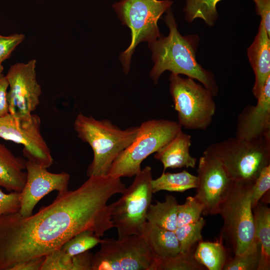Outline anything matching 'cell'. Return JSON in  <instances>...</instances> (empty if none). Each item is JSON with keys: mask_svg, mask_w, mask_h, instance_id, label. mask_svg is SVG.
<instances>
[{"mask_svg": "<svg viewBox=\"0 0 270 270\" xmlns=\"http://www.w3.org/2000/svg\"><path fill=\"white\" fill-rule=\"evenodd\" d=\"M126 189L120 178L91 176L75 190L58 192L34 214L22 217L16 212L0 216V270L46 256L85 230L104 236L114 228L108 202Z\"/></svg>", "mask_w": 270, "mask_h": 270, "instance_id": "6da1fadb", "label": "cell"}, {"mask_svg": "<svg viewBox=\"0 0 270 270\" xmlns=\"http://www.w3.org/2000/svg\"><path fill=\"white\" fill-rule=\"evenodd\" d=\"M166 12L164 20L169 28L168 35H161L148 44L154 62L150 74L151 78L156 84L166 70L175 74H184L197 80L216 96L218 88L213 74L196 60L198 37L196 35L182 36L178 30L172 12L170 8Z\"/></svg>", "mask_w": 270, "mask_h": 270, "instance_id": "7a4b0ae2", "label": "cell"}, {"mask_svg": "<svg viewBox=\"0 0 270 270\" xmlns=\"http://www.w3.org/2000/svg\"><path fill=\"white\" fill-rule=\"evenodd\" d=\"M74 128L78 136L93 151V160L86 170L90 177L108 174L114 162L135 139L139 126L122 130L108 119L98 120L80 113Z\"/></svg>", "mask_w": 270, "mask_h": 270, "instance_id": "3957f363", "label": "cell"}, {"mask_svg": "<svg viewBox=\"0 0 270 270\" xmlns=\"http://www.w3.org/2000/svg\"><path fill=\"white\" fill-rule=\"evenodd\" d=\"M203 152L218 160L233 181L254 182L270 164V137L250 140L230 137L210 144Z\"/></svg>", "mask_w": 270, "mask_h": 270, "instance_id": "277c9868", "label": "cell"}, {"mask_svg": "<svg viewBox=\"0 0 270 270\" xmlns=\"http://www.w3.org/2000/svg\"><path fill=\"white\" fill-rule=\"evenodd\" d=\"M254 182L233 181L219 211L223 220L220 236L234 255L245 252L254 238Z\"/></svg>", "mask_w": 270, "mask_h": 270, "instance_id": "5b68a950", "label": "cell"}, {"mask_svg": "<svg viewBox=\"0 0 270 270\" xmlns=\"http://www.w3.org/2000/svg\"><path fill=\"white\" fill-rule=\"evenodd\" d=\"M181 130V126L174 120L153 119L142 122L135 139L114 162L108 174L120 178L136 176L141 170L143 160Z\"/></svg>", "mask_w": 270, "mask_h": 270, "instance_id": "8992f818", "label": "cell"}, {"mask_svg": "<svg viewBox=\"0 0 270 270\" xmlns=\"http://www.w3.org/2000/svg\"><path fill=\"white\" fill-rule=\"evenodd\" d=\"M172 4L170 0H121L112 6L122 24L131 31V42L120 56L124 72L128 74L132 54L142 42L151 43L162 35L158 26L162 15Z\"/></svg>", "mask_w": 270, "mask_h": 270, "instance_id": "52a82bcc", "label": "cell"}, {"mask_svg": "<svg viewBox=\"0 0 270 270\" xmlns=\"http://www.w3.org/2000/svg\"><path fill=\"white\" fill-rule=\"evenodd\" d=\"M170 92L178 122L188 130H205L212 122L216 104L212 92L190 78L171 74Z\"/></svg>", "mask_w": 270, "mask_h": 270, "instance_id": "ba28073f", "label": "cell"}, {"mask_svg": "<svg viewBox=\"0 0 270 270\" xmlns=\"http://www.w3.org/2000/svg\"><path fill=\"white\" fill-rule=\"evenodd\" d=\"M152 168L146 166L135 176L133 182L126 188L122 196L110 204L118 238L140 234L152 200Z\"/></svg>", "mask_w": 270, "mask_h": 270, "instance_id": "9c48e42d", "label": "cell"}, {"mask_svg": "<svg viewBox=\"0 0 270 270\" xmlns=\"http://www.w3.org/2000/svg\"><path fill=\"white\" fill-rule=\"evenodd\" d=\"M100 244L92 255V270H153L156 256L140 235L106 238Z\"/></svg>", "mask_w": 270, "mask_h": 270, "instance_id": "30bf717a", "label": "cell"}, {"mask_svg": "<svg viewBox=\"0 0 270 270\" xmlns=\"http://www.w3.org/2000/svg\"><path fill=\"white\" fill-rule=\"evenodd\" d=\"M36 64L35 59L16 62L6 75L10 87L7 94L9 114L20 121L29 120L40 104L42 88L36 79Z\"/></svg>", "mask_w": 270, "mask_h": 270, "instance_id": "8fae6325", "label": "cell"}, {"mask_svg": "<svg viewBox=\"0 0 270 270\" xmlns=\"http://www.w3.org/2000/svg\"><path fill=\"white\" fill-rule=\"evenodd\" d=\"M40 122L36 114H32L29 120L20 121L8 114L0 117V138L22 144L27 160L48 168L52 165L53 158L41 134Z\"/></svg>", "mask_w": 270, "mask_h": 270, "instance_id": "7c38bea8", "label": "cell"}, {"mask_svg": "<svg viewBox=\"0 0 270 270\" xmlns=\"http://www.w3.org/2000/svg\"><path fill=\"white\" fill-rule=\"evenodd\" d=\"M197 174L194 197L204 206L202 214H218L233 180L218 160L204 152L199 158Z\"/></svg>", "mask_w": 270, "mask_h": 270, "instance_id": "4fadbf2b", "label": "cell"}, {"mask_svg": "<svg viewBox=\"0 0 270 270\" xmlns=\"http://www.w3.org/2000/svg\"><path fill=\"white\" fill-rule=\"evenodd\" d=\"M27 174L24 186L20 192L18 213L22 217L32 214L39 201L50 192H58L68 190L70 176L66 172L52 173L36 162L26 160Z\"/></svg>", "mask_w": 270, "mask_h": 270, "instance_id": "5bb4252c", "label": "cell"}, {"mask_svg": "<svg viewBox=\"0 0 270 270\" xmlns=\"http://www.w3.org/2000/svg\"><path fill=\"white\" fill-rule=\"evenodd\" d=\"M256 105L245 106L236 122L235 137L250 140L270 137V77Z\"/></svg>", "mask_w": 270, "mask_h": 270, "instance_id": "9a60e30c", "label": "cell"}, {"mask_svg": "<svg viewBox=\"0 0 270 270\" xmlns=\"http://www.w3.org/2000/svg\"><path fill=\"white\" fill-rule=\"evenodd\" d=\"M270 36L260 22L258 32L248 50V56L255 75L252 93L256 99L270 77Z\"/></svg>", "mask_w": 270, "mask_h": 270, "instance_id": "2e32d148", "label": "cell"}, {"mask_svg": "<svg viewBox=\"0 0 270 270\" xmlns=\"http://www.w3.org/2000/svg\"><path fill=\"white\" fill-rule=\"evenodd\" d=\"M191 144V136L181 130L156 152L154 158L162 163L163 172L168 168H194L197 160L190 154Z\"/></svg>", "mask_w": 270, "mask_h": 270, "instance_id": "e0dca14e", "label": "cell"}, {"mask_svg": "<svg viewBox=\"0 0 270 270\" xmlns=\"http://www.w3.org/2000/svg\"><path fill=\"white\" fill-rule=\"evenodd\" d=\"M26 162L0 142V187L8 192H21L26 180Z\"/></svg>", "mask_w": 270, "mask_h": 270, "instance_id": "ac0fdd59", "label": "cell"}, {"mask_svg": "<svg viewBox=\"0 0 270 270\" xmlns=\"http://www.w3.org/2000/svg\"><path fill=\"white\" fill-rule=\"evenodd\" d=\"M156 258L174 256L180 252L178 242L174 231L146 221L140 234Z\"/></svg>", "mask_w": 270, "mask_h": 270, "instance_id": "d6986e66", "label": "cell"}, {"mask_svg": "<svg viewBox=\"0 0 270 270\" xmlns=\"http://www.w3.org/2000/svg\"><path fill=\"white\" fill-rule=\"evenodd\" d=\"M254 237L259 242L261 256L258 270L270 269V208L259 202L253 208Z\"/></svg>", "mask_w": 270, "mask_h": 270, "instance_id": "ffe728a7", "label": "cell"}, {"mask_svg": "<svg viewBox=\"0 0 270 270\" xmlns=\"http://www.w3.org/2000/svg\"><path fill=\"white\" fill-rule=\"evenodd\" d=\"M195 259L208 270H223L230 258L220 236L215 242H199L195 248Z\"/></svg>", "mask_w": 270, "mask_h": 270, "instance_id": "44dd1931", "label": "cell"}, {"mask_svg": "<svg viewBox=\"0 0 270 270\" xmlns=\"http://www.w3.org/2000/svg\"><path fill=\"white\" fill-rule=\"evenodd\" d=\"M176 198L166 195L163 202H156L148 208L146 221L160 227L175 231L177 228V207Z\"/></svg>", "mask_w": 270, "mask_h": 270, "instance_id": "7402d4cb", "label": "cell"}, {"mask_svg": "<svg viewBox=\"0 0 270 270\" xmlns=\"http://www.w3.org/2000/svg\"><path fill=\"white\" fill-rule=\"evenodd\" d=\"M198 180L197 176L192 174L186 170L176 173L163 172L160 177L152 180V192L160 190L182 192L190 189L196 188Z\"/></svg>", "mask_w": 270, "mask_h": 270, "instance_id": "603a6c76", "label": "cell"}, {"mask_svg": "<svg viewBox=\"0 0 270 270\" xmlns=\"http://www.w3.org/2000/svg\"><path fill=\"white\" fill-rule=\"evenodd\" d=\"M195 248L170 257L156 258L153 270H206L194 258Z\"/></svg>", "mask_w": 270, "mask_h": 270, "instance_id": "cb8c5ba5", "label": "cell"}, {"mask_svg": "<svg viewBox=\"0 0 270 270\" xmlns=\"http://www.w3.org/2000/svg\"><path fill=\"white\" fill-rule=\"evenodd\" d=\"M220 0H186V6L184 8L186 20L191 22L199 18L208 26H214L218 16L216 6Z\"/></svg>", "mask_w": 270, "mask_h": 270, "instance_id": "d4e9b609", "label": "cell"}, {"mask_svg": "<svg viewBox=\"0 0 270 270\" xmlns=\"http://www.w3.org/2000/svg\"><path fill=\"white\" fill-rule=\"evenodd\" d=\"M261 256L259 242L254 237L247 250L239 255L230 256L223 270H258Z\"/></svg>", "mask_w": 270, "mask_h": 270, "instance_id": "484cf974", "label": "cell"}, {"mask_svg": "<svg viewBox=\"0 0 270 270\" xmlns=\"http://www.w3.org/2000/svg\"><path fill=\"white\" fill-rule=\"evenodd\" d=\"M100 237L90 230H85L76 234L58 248L64 256L72 257L84 252L100 244Z\"/></svg>", "mask_w": 270, "mask_h": 270, "instance_id": "4316f807", "label": "cell"}, {"mask_svg": "<svg viewBox=\"0 0 270 270\" xmlns=\"http://www.w3.org/2000/svg\"><path fill=\"white\" fill-rule=\"evenodd\" d=\"M205 224L204 219L201 217L194 222L177 227L174 232L180 252L190 251L196 247L197 244L202 240V231Z\"/></svg>", "mask_w": 270, "mask_h": 270, "instance_id": "83f0119b", "label": "cell"}, {"mask_svg": "<svg viewBox=\"0 0 270 270\" xmlns=\"http://www.w3.org/2000/svg\"><path fill=\"white\" fill-rule=\"evenodd\" d=\"M202 204L194 196H188L186 202L177 207V227L194 222L202 216Z\"/></svg>", "mask_w": 270, "mask_h": 270, "instance_id": "f1b7e54d", "label": "cell"}, {"mask_svg": "<svg viewBox=\"0 0 270 270\" xmlns=\"http://www.w3.org/2000/svg\"><path fill=\"white\" fill-rule=\"evenodd\" d=\"M270 189V164L264 168L254 182L252 194V209Z\"/></svg>", "mask_w": 270, "mask_h": 270, "instance_id": "f546056e", "label": "cell"}, {"mask_svg": "<svg viewBox=\"0 0 270 270\" xmlns=\"http://www.w3.org/2000/svg\"><path fill=\"white\" fill-rule=\"evenodd\" d=\"M25 38L22 34H12L8 36L0 34V64L8 58L12 52Z\"/></svg>", "mask_w": 270, "mask_h": 270, "instance_id": "4dcf8cb0", "label": "cell"}, {"mask_svg": "<svg viewBox=\"0 0 270 270\" xmlns=\"http://www.w3.org/2000/svg\"><path fill=\"white\" fill-rule=\"evenodd\" d=\"M20 192L4 193L0 188V216L19 211Z\"/></svg>", "mask_w": 270, "mask_h": 270, "instance_id": "1f68e13d", "label": "cell"}, {"mask_svg": "<svg viewBox=\"0 0 270 270\" xmlns=\"http://www.w3.org/2000/svg\"><path fill=\"white\" fill-rule=\"evenodd\" d=\"M253 0L255 2L256 14L260 16V22L270 36V0Z\"/></svg>", "mask_w": 270, "mask_h": 270, "instance_id": "d6a6232c", "label": "cell"}, {"mask_svg": "<svg viewBox=\"0 0 270 270\" xmlns=\"http://www.w3.org/2000/svg\"><path fill=\"white\" fill-rule=\"evenodd\" d=\"M8 84L6 76L0 74V117L9 114L7 98Z\"/></svg>", "mask_w": 270, "mask_h": 270, "instance_id": "836d02e7", "label": "cell"}, {"mask_svg": "<svg viewBox=\"0 0 270 270\" xmlns=\"http://www.w3.org/2000/svg\"><path fill=\"white\" fill-rule=\"evenodd\" d=\"M46 256H40L20 262L10 270H40Z\"/></svg>", "mask_w": 270, "mask_h": 270, "instance_id": "e575fe53", "label": "cell"}, {"mask_svg": "<svg viewBox=\"0 0 270 270\" xmlns=\"http://www.w3.org/2000/svg\"><path fill=\"white\" fill-rule=\"evenodd\" d=\"M3 70H4V67L2 65V64H0V74H2Z\"/></svg>", "mask_w": 270, "mask_h": 270, "instance_id": "d590c367", "label": "cell"}]
</instances>
